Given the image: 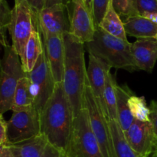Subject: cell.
I'll return each mask as SVG.
<instances>
[{
	"label": "cell",
	"instance_id": "obj_1",
	"mask_svg": "<svg viewBox=\"0 0 157 157\" xmlns=\"http://www.w3.org/2000/svg\"><path fill=\"white\" fill-rule=\"evenodd\" d=\"M74 120L73 109L63 82L58 83L41 113V132L65 156L73 131Z\"/></svg>",
	"mask_w": 157,
	"mask_h": 157
},
{
	"label": "cell",
	"instance_id": "obj_2",
	"mask_svg": "<svg viewBox=\"0 0 157 157\" xmlns=\"http://www.w3.org/2000/svg\"><path fill=\"white\" fill-rule=\"evenodd\" d=\"M64 66L63 85L75 117L84 108V90L87 80L84 44L69 32L64 34Z\"/></svg>",
	"mask_w": 157,
	"mask_h": 157
},
{
	"label": "cell",
	"instance_id": "obj_3",
	"mask_svg": "<svg viewBox=\"0 0 157 157\" xmlns=\"http://www.w3.org/2000/svg\"><path fill=\"white\" fill-rule=\"evenodd\" d=\"M85 44L89 55L100 58L110 67L130 72L140 71L132 54V43L116 38L98 26L94 39Z\"/></svg>",
	"mask_w": 157,
	"mask_h": 157
},
{
	"label": "cell",
	"instance_id": "obj_4",
	"mask_svg": "<svg viewBox=\"0 0 157 157\" xmlns=\"http://www.w3.org/2000/svg\"><path fill=\"white\" fill-rule=\"evenodd\" d=\"M25 75L21 58L13 45L4 47L1 61L0 114L11 110L18 81Z\"/></svg>",
	"mask_w": 157,
	"mask_h": 157
},
{
	"label": "cell",
	"instance_id": "obj_5",
	"mask_svg": "<svg viewBox=\"0 0 157 157\" xmlns=\"http://www.w3.org/2000/svg\"><path fill=\"white\" fill-rule=\"evenodd\" d=\"M84 108L87 111L90 128L99 143L104 156L117 157L109 127V119L95 98L87 78L84 90Z\"/></svg>",
	"mask_w": 157,
	"mask_h": 157
},
{
	"label": "cell",
	"instance_id": "obj_6",
	"mask_svg": "<svg viewBox=\"0 0 157 157\" xmlns=\"http://www.w3.org/2000/svg\"><path fill=\"white\" fill-rule=\"evenodd\" d=\"M67 157H104L94 134L88 116L84 108L74 120L73 131L67 150Z\"/></svg>",
	"mask_w": 157,
	"mask_h": 157
},
{
	"label": "cell",
	"instance_id": "obj_7",
	"mask_svg": "<svg viewBox=\"0 0 157 157\" xmlns=\"http://www.w3.org/2000/svg\"><path fill=\"white\" fill-rule=\"evenodd\" d=\"M41 133V113L35 106L12 112L8 121L7 145L32 139Z\"/></svg>",
	"mask_w": 157,
	"mask_h": 157
},
{
	"label": "cell",
	"instance_id": "obj_8",
	"mask_svg": "<svg viewBox=\"0 0 157 157\" xmlns=\"http://www.w3.org/2000/svg\"><path fill=\"white\" fill-rule=\"evenodd\" d=\"M26 75L30 81L33 105L41 113L45 104L53 94L56 84L48 63L44 48L33 70Z\"/></svg>",
	"mask_w": 157,
	"mask_h": 157
},
{
	"label": "cell",
	"instance_id": "obj_9",
	"mask_svg": "<svg viewBox=\"0 0 157 157\" xmlns=\"http://www.w3.org/2000/svg\"><path fill=\"white\" fill-rule=\"evenodd\" d=\"M35 28L33 11L27 2L14 6L9 28L12 45L19 55L21 61L24 56L26 44Z\"/></svg>",
	"mask_w": 157,
	"mask_h": 157
},
{
	"label": "cell",
	"instance_id": "obj_10",
	"mask_svg": "<svg viewBox=\"0 0 157 157\" xmlns=\"http://www.w3.org/2000/svg\"><path fill=\"white\" fill-rule=\"evenodd\" d=\"M34 20L35 28L42 36L63 35L70 29V12L67 4L64 3L44 7L38 13L34 14Z\"/></svg>",
	"mask_w": 157,
	"mask_h": 157
},
{
	"label": "cell",
	"instance_id": "obj_11",
	"mask_svg": "<svg viewBox=\"0 0 157 157\" xmlns=\"http://www.w3.org/2000/svg\"><path fill=\"white\" fill-rule=\"evenodd\" d=\"M69 32L83 44L94 39L97 26L93 14L84 0H71Z\"/></svg>",
	"mask_w": 157,
	"mask_h": 157
},
{
	"label": "cell",
	"instance_id": "obj_12",
	"mask_svg": "<svg viewBox=\"0 0 157 157\" xmlns=\"http://www.w3.org/2000/svg\"><path fill=\"white\" fill-rule=\"evenodd\" d=\"M124 134L130 147L140 156L147 157L156 149V138L151 122H143L134 119Z\"/></svg>",
	"mask_w": 157,
	"mask_h": 157
},
{
	"label": "cell",
	"instance_id": "obj_13",
	"mask_svg": "<svg viewBox=\"0 0 157 157\" xmlns=\"http://www.w3.org/2000/svg\"><path fill=\"white\" fill-rule=\"evenodd\" d=\"M6 146L9 147L14 157H66L42 133L32 139Z\"/></svg>",
	"mask_w": 157,
	"mask_h": 157
},
{
	"label": "cell",
	"instance_id": "obj_14",
	"mask_svg": "<svg viewBox=\"0 0 157 157\" xmlns=\"http://www.w3.org/2000/svg\"><path fill=\"white\" fill-rule=\"evenodd\" d=\"M63 35H43L46 58L55 84L63 82L64 80V41Z\"/></svg>",
	"mask_w": 157,
	"mask_h": 157
},
{
	"label": "cell",
	"instance_id": "obj_15",
	"mask_svg": "<svg viewBox=\"0 0 157 157\" xmlns=\"http://www.w3.org/2000/svg\"><path fill=\"white\" fill-rule=\"evenodd\" d=\"M110 68L111 67L104 61L94 55H89V63L87 69V80L95 98L108 119V112L104 100V90L107 74Z\"/></svg>",
	"mask_w": 157,
	"mask_h": 157
},
{
	"label": "cell",
	"instance_id": "obj_16",
	"mask_svg": "<svg viewBox=\"0 0 157 157\" xmlns=\"http://www.w3.org/2000/svg\"><path fill=\"white\" fill-rule=\"evenodd\" d=\"M131 50L140 70L151 73L157 61V40L140 38L132 43Z\"/></svg>",
	"mask_w": 157,
	"mask_h": 157
},
{
	"label": "cell",
	"instance_id": "obj_17",
	"mask_svg": "<svg viewBox=\"0 0 157 157\" xmlns=\"http://www.w3.org/2000/svg\"><path fill=\"white\" fill-rule=\"evenodd\" d=\"M127 35L138 38H154L157 25L140 15L127 17L124 21Z\"/></svg>",
	"mask_w": 157,
	"mask_h": 157
},
{
	"label": "cell",
	"instance_id": "obj_18",
	"mask_svg": "<svg viewBox=\"0 0 157 157\" xmlns=\"http://www.w3.org/2000/svg\"><path fill=\"white\" fill-rule=\"evenodd\" d=\"M44 52V43L38 29L32 32L25 48L24 56L21 59L23 69L25 73H30L35 67L38 58Z\"/></svg>",
	"mask_w": 157,
	"mask_h": 157
},
{
	"label": "cell",
	"instance_id": "obj_19",
	"mask_svg": "<svg viewBox=\"0 0 157 157\" xmlns=\"http://www.w3.org/2000/svg\"><path fill=\"white\" fill-rule=\"evenodd\" d=\"M116 90L118 122L124 132H125L130 128L134 121L128 104L129 98L133 93L127 85L120 86L117 84Z\"/></svg>",
	"mask_w": 157,
	"mask_h": 157
},
{
	"label": "cell",
	"instance_id": "obj_20",
	"mask_svg": "<svg viewBox=\"0 0 157 157\" xmlns=\"http://www.w3.org/2000/svg\"><path fill=\"white\" fill-rule=\"evenodd\" d=\"M108 124L117 157H143L130 147L118 121L109 119Z\"/></svg>",
	"mask_w": 157,
	"mask_h": 157
},
{
	"label": "cell",
	"instance_id": "obj_21",
	"mask_svg": "<svg viewBox=\"0 0 157 157\" xmlns=\"http://www.w3.org/2000/svg\"><path fill=\"white\" fill-rule=\"evenodd\" d=\"M98 27L116 38L128 41L124 21L121 20L119 14L113 9L111 2L109 5L107 12Z\"/></svg>",
	"mask_w": 157,
	"mask_h": 157
},
{
	"label": "cell",
	"instance_id": "obj_22",
	"mask_svg": "<svg viewBox=\"0 0 157 157\" xmlns=\"http://www.w3.org/2000/svg\"><path fill=\"white\" fill-rule=\"evenodd\" d=\"M33 106V98L30 90V81L27 75L18 83L11 110L19 111Z\"/></svg>",
	"mask_w": 157,
	"mask_h": 157
},
{
	"label": "cell",
	"instance_id": "obj_23",
	"mask_svg": "<svg viewBox=\"0 0 157 157\" xmlns=\"http://www.w3.org/2000/svg\"><path fill=\"white\" fill-rule=\"evenodd\" d=\"M117 84L116 80L110 71L107 74V81H106L104 100L108 112L109 119L118 121L117 113Z\"/></svg>",
	"mask_w": 157,
	"mask_h": 157
},
{
	"label": "cell",
	"instance_id": "obj_24",
	"mask_svg": "<svg viewBox=\"0 0 157 157\" xmlns=\"http://www.w3.org/2000/svg\"><path fill=\"white\" fill-rule=\"evenodd\" d=\"M128 104L134 119L143 122H150V108L147 106L144 96L139 97L133 94L129 98Z\"/></svg>",
	"mask_w": 157,
	"mask_h": 157
},
{
	"label": "cell",
	"instance_id": "obj_25",
	"mask_svg": "<svg viewBox=\"0 0 157 157\" xmlns=\"http://www.w3.org/2000/svg\"><path fill=\"white\" fill-rule=\"evenodd\" d=\"M12 17V9H10L6 0H0V34H1V44L3 47L9 45L6 31L9 30Z\"/></svg>",
	"mask_w": 157,
	"mask_h": 157
},
{
	"label": "cell",
	"instance_id": "obj_26",
	"mask_svg": "<svg viewBox=\"0 0 157 157\" xmlns=\"http://www.w3.org/2000/svg\"><path fill=\"white\" fill-rule=\"evenodd\" d=\"M113 9L119 14L120 16H135L133 0H110Z\"/></svg>",
	"mask_w": 157,
	"mask_h": 157
},
{
	"label": "cell",
	"instance_id": "obj_27",
	"mask_svg": "<svg viewBox=\"0 0 157 157\" xmlns=\"http://www.w3.org/2000/svg\"><path fill=\"white\" fill-rule=\"evenodd\" d=\"M133 6L136 15L157 12V0H133Z\"/></svg>",
	"mask_w": 157,
	"mask_h": 157
},
{
	"label": "cell",
	"instance_id": "obj_28",
	"mask_svg": "<svg viewBox=\"0 0 157 157\" xmlns=\"http://www.w3.org/2000/svg\"><path fill=\"white\" fill-rule=\"evenodd\" d=\"M110 0H93L92 13L96 26L98 27L107 12Z\"/></svg>",
	"mask_w": 157,
	"mask_h": 157
},
{
	"label": "cell",
	"instance_id": "obj_29",
	"mask_svg": "<svg viewBox=\"0 0 157 157\" xmlns=\"http://www.w3.org/2000/svg\"><path fill=\"white\" fill-rule=\"evenodd\" d=\"M150 122L152 123L156 138V148L157 149V101H152L150 106Z\"/></svg>",
	"mask_w": 157,
	"mask_h": 157
},
{
	"label": "cell",
	"instance_id": "obj_30",
	"mask_svg": "<svg viewBox=\"0 0 157 157\" xmlns=\"http://www.w3.org/2000/svg\"><path fill=\"white\" fill-rule=\"evenodd\" d=\"M8 144V121L0 114V146H6Z\"/></svg>",
	"mask_w": 157,
	"mask_h": 157
},
{
	"label": "cell",
	"instance_id": "obj_31",
	"mask_svg": "<svg viewBox=\"0 0 157 157\" xmlns=\"http://www.w3.org/2000/svg\"><path fill=\"white\" fill-rule=\"evenodd\" d=\"M26 2L33 11L34 14L38 13L45 7V0H26Z\"/></svg>",
	"mask_w": 157,
	"mask_h": 157
},
{
	"label": "cell",
	"instance_id": "obj_32",
	"mask_svg": "<svg viewBox=\"0 0 157 157\" xmlns=\"http://www.w3.org/2000/svg\"><path fill=\"white\" fill-rule=\"evenodd\" d=\"M0 157H14L8 146H0Z\"/></svg>",
	"mask_w": 157,
	"mask_h": 157
},
{
	"label": "cell",
	"instance_id": "obj_33",
	"mask_svg": "<svg viewBox=\"0 0 157 157\" xmlns=\"http://www.w3.org/2000/svg\"><path fill=\"white\" fill-rule=\"evenodd\" d=\"M144 18H147L154 24L157 25V12H151V13H145L142 15Z\"/></svg>",
	"mask_w": 157,
	"mask_h": 157
},
{
	"label": "cell",
	"instance_id": "obj_34",
	"mask_svg": "<svg viewBox=\"0 0 157 157\" xmlns=\"http://www.w3.org/2000/svg\"><path fill=\"white\" fill-rule=\"evenodd\" d=\"M61 3H65V0H45V7H50L54 5L61 4Z\"/></svg>",
	"mask_w": 157,
	"mask_h": 157
},
{
	"label": "cell",
	"instance_id": "obj_35",
	"mask_svg": "<svg viewBox=\"0 0 157 157\" xmlns=\"http://www.w3.org/2000/svg\"><path fill=\"white\" fill-rule=\"evenodd\" d=\"M84 1L85 2V3L87 4V7L89 8V9L92 12V2H93V0H84Z\"/></svg>",
	"mask_w": 157,
	"mask_h": 157
},
{
	"label": "cell",
	"instance_id": "obj_36",
	"mask_svg": "<svg viewBox=\"0 0 157 157\" xmlns=\"http://www.w3.org/2000/svg\"><path fill=\"white\" fill-rule=\"evenodd\" d=\"M147 157H157V149L153 150L150 154H149Z\"/></svg>",
	"mask_w": 157,
	"mask_h": 157
},
{
	"label": "cell",
	"instance_id": "obj_37",
	"mask_svg": "<svg viewBox=\"0 0 157 157\" xmlns=\"http://www.w3.org/2000/svg\"><path fill=\"white\" fill-rule=\"evenodd\" d=\"M25 1H26V0H15V6L21 4V3L25 2Z\"/></svg>",
	"mask_w": 157,
	"mask_h": 157
},
{
	"label": "cell",
	"instance_id": "obj_38",
	"mask_svg": "<svg viewBox=\"0 0 157 157\" xmlns=\"http://www.w3.org/2000/svg\"><path fill=\"white\" fill-rule=\"evenodd\" d=\"M155 38V39L157 40V33H156V35H155V37H154V38Z\"/></svg>",
	"mask_w": 157,
	"mask_h": 157
},
{
	"label": "cell",
	"instance_id": "obj_39",
	"mask_svg": "<svg viewBox=\"0 0 157 157\" xmlns=\"http://www.w3.org/2000/svg\"><path fill=\"white\" fill-rule=\"evenodd\" d=\"M66 157H67V156H66Z\"/></svg>",
	"mask_w": 157,
	"mask_h": 157
}]
</instances>
